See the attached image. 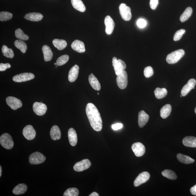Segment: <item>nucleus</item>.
Segmentation results:
<instances>
[{
    "mask_svg": "<svg viewBox=\"0 0 196 196\" xmlns=\"http://www.w3.org/2000/svg\"><path fill=\"white\" fill-rule=\"evenodd\" d=\"M86 112L91 126L97 132L100 131L102 128V122L98 109L92 103H89L86 107Z\"/></svg>",
    "mask_w": 196,
    "mask_h": 196,
    "instance_id": "1",
    "label": "nucleus"
},
{
    "mask_svg": "<svg viewBox=\"0 0 196 196\" xmlns=\"http://www.w3.org/2000/svg\"><path fill=\"white\" fill-rule=\"evenodd\" d=\"M185 53V51L183 49L174 51L167 55L166 57V61L169 64H175L184 56Z\"/></svg>",
    "mask_w": 196,
    "mask_h": 196,
    "instance_id": "2",
    "label": "nucleus"
},
{
    "mask_svg": "<svg viewBox=\"0 0 196 196\" xmlns=\"http://www.w3.org/2000/svg\"><path fill=\"white\" fill-rule=\"evenodd\" d=\"M0 143L4 148L11 149L13 147L14 143L11 136L9 134L4 133L0 137Z\"/></svg>",
    "mask_w": 196,
    "mask_h": 196,
    "instance_id": "3",
    "label": "nucleus"
},
{
    "mask_svg": "<svg viewBox=\"0 0 196 196\" xmlns=\"http://www.w3.org/2000/svg\"><path fill=\"white\" fill-rule=\"evenodd\" d=\"M46 159L45 156L39 152H35L29 157V162L32 165H37L43 163Z\"/></svg>",
    "mask_w": 196,
    "mask_h": 196,
    "instance_id": "4",
    "label": "nucleus"
},
{
    "mask_svg": "<svg viewBox=\"0 0 196 196\" xmlns=\"http://www.w3.org/2000/svg\"><path fill=\"white\" fill-rule=\"evenodd\" d=\"M113 66L114 67V70L116 74L118 75L122 71L125 70L126 68V65L123 61L121 59H118L116 57H114L112 59Z\"/></svg>",
    "mask_w": 196,
    "mask_h": 196,
    "instance_id": "5",
    "label": "nucleus"
},
{
    "mask_svg": "<svg viewBox=\"0 0 196 196\" xmlns=\"http://www.w3.org/2000/svg\"><path fill=\"white\" fill-rule=\"evenodd\" d=\"M121 16L124 21H129L132 17L131 11L129 7L125 4L121 3L119 7Z\"/></svg>",
    "mask_w": 196,
    "mask_h": 196,
    "instance_id": "6",
    "label": "nucleus"
},
{
    "mask_svg": "<svg viewBox=\"0 0 196 196\" xmlns=\"http://www.w3.org/2000/svg\"><path fill=\"white\" fill-rule=\"evenodd\" d=\"M117 83L119 88L122 90L125 89L128 85V74L124 70L117 76Z\"/></svg>",
    "mask_w": 196,
    "mask_h": 196,
    "instance_id": "7",
    "label": "nucleus"
},
{
    "mask_svg": "<svg viewBox=\"0 0 196 196\" xmlns=\"http://www.w3.org/2000/svg\"><path fill=\"white\" fill-rule=\"evenodd\" d=\"M34 78V75L32 73H24L15 75L13 77V80L15 82L21 83L32 80Z\"/></svg>",
    "mask_w": 196,
    "mask_h": 196,
    "instance_id": "8",
    "label": "nucleus"
},
{
    "mask_svg": "<svg viewBox=\"0 0 196 196\" xmlns=\"http://www.w3.org/2000/svg\"><path fill=\"white\" fill-rule=\"evenodd\" d=\"M91 165V163L88 159H83L82 161L77 162L74 166L75 171L81 172L88 169Z\"/></svg>",
    "mask_w": 196,
    "mask_h": 196,
    "instance_id": "9",
    "label": "nucleus"
},
{
    "mask_svg": "<svg viewBox=\"0 0 196 196\" xmlns=\"http://www.w3.org/2000/svg\"><path fill=\"white\" fill-rule=\"evenodd\" d=\"M7 104L12 110H17L22 106V103L21 101L15 97L10 96L8 97L6 99Z\"/></svg>",
    "mask_w": 196,
    "mask_h": 196,
    "instance_id": "10",
    "label": "nucleus"
},
{
    "mask_svg": "<svg viewBox=\"0 0 196 196\" xmlns=\"http://www.w3.org/2000/svg\"><path fill=\"white\" fill-rule=\"evenodd\" d=\"M47 109L46 105L42 102H36L33 104V111L37 115L41 116L44 115L47 112Z\"/></svg>",
    "mask_w": 196,
    "mask_h": 196,
    "instance_id": "11",
    "label": "nucleus"
},
{
    "mask_svg": "<svg viewBox=\"0 0 196 196\" xmlns=\"http://www.w3.org/2000/svg\"><path fill=\"white\" fill-rule=\"evenodd\" d=\"M132 149L134 154L137 157L143 156L145 152V148L140 142H136L132 144Z\"/></svg>",
    "mask_w": 196,
    "mask_h": 196,
    "instance_id": "12",
    "label": "nucleus"
},
{
    "mask_svg": "<svg viewBox=\"0 0 196 196\" xmlns=\"http://www.w3.org/2000/svg\"><path fill=\"white\" fill-rule=\"evenodd\" d=\"M150 174L148 172L144 171L140 174L134 182L135 187H138L141 184L146 183L149 179Z\"/></svg>",
    "mask_w": 196,
    "mask_h": 196,
    "instance_id": "13",
    "label": "nucleus"
},
{
    "mask_svg": "<svg viewBox=\"0 0 196 196\" xmlns=\"http://www.w3.org/2000/svg\"><path fill=\"white\" fill-rule=\"evenodd\" d=\"M23 134L26 139L31 140L35 137L36 132L32 126L28 125L23 129Z\"/></svg>",
    "mask_w": 196,
    "mask_h": 196,
    "instance_id": "14",
    "label": "nucleus"
},
{
    "mask_svg": "<svg viewBox=\"0 0 196 196\" xmlns=\"http://www.w3.org/2000/svg\"><path fill=\"white\" fill-rule=\"evenodd\" d=\"M196 84L195 79H192L188 81L187 83L183 87L181 90V94L183 96H185L192 90L194 89Z\"/></svg>",
    "mask_w": 196,
    "mask_h": 196,
    "instance_id": "15",
    "label": "nucleus"
},
{
    "mask_svg": "<svg viewBox=\"0 0 196 196\" xmlns=\"http://www.w3.org/2000/svg\"><path fill=\"white\" fill-rule=\"evenodd\" d=\"M104 23L106 26V32L107 34H112L115 27L114 21L110 16H107L104 20Z\"/></svg>",
    "mask_w": 196,
    "mask_h": 196,
    "instance_id": "16",
    "label": "nucleus"
},
{
    "mask_svg": "<svg viewBox=\"0 0 196 196\" xmlns=\"http://www.w3.org/2000/svg\"><path fill=\"white\" fill-rule=\"evenodd\" d=\"M149 116L144 110L140 111L138 113V124L140 128H143L149 120Z\"/></svg>",
    "mask_w": 196,
    "mask_h": 196,
    "instance_id": "17",
    "label": "nucleus"
},
{
    "mask_svg": "<svg viewBox=\"0 0 196 196\" xmlns=\"http://www.w3.org/2000/svg\"><path fill=\"white\" fill-rule=\"evenodd\" d=\"M79 67L75 65L71 69L68 74V80L70 82H75L78 78L79 73Z\"/></svg>",
    "mask_w": 196,
    "mask_h": 196,
    "instance_id": "18",
    "label": "nucleus"
},
{
    "mask_svg": "<svg viewBox=\"0 0 196 196\" xmlns=\"http://www.w3.org/2000/svg\"><path fill=\"white\" fill-rule=\"evenodd\" d=\"M71 47L75 51L79 53H83L86 51L84 43L80 40H75L71 45Z\"/></svg>",
    "mask_w": 196,
    "mask_h": 196,
    "instance_id": "19",
    "label": "nucleus"
},
{
    "mask_svg": "<svg viewBox=\"0 0 196 196\" xmlns=\"http://www.w3.org/2000/svg\"><path fill=\"white\" fill-rule=\"evenodd\" d=\"M68 137L71 145L73 146L76 145L78 142V136L76 131L74 128H71L69 129Z\"/></svg>",
    "mask_w": 196,
    "mask_h": 196,
    "instance_id": "20",
    "label": "nucleus"
},
{
    "mask_svg": "<svg viewBox=\"0 0 196 196\" xmlns=\"http://www.w3.org/2000/svg\"><path fill=\"white\" fill-rule=\"evenodd\" d=\"M89 82L93 88L96 90H101V85L98 79L93 74H91L89 76Z\"/></svg>",
    "mask_w": 196,
    "mask_h": 196,
    "instance_id": "21",
    "label": "nucleus"
},
{
    "mask_svg": "<svg viewBox=\"0 0 196 196\" xmlns=\"http://www.w3.org/2000/svg\"><path fill=\"white\" fill-rule=\"evenodd\" d=\"M43 15L40 13H31L26 14L24 17L27 20L33 21H38L42 20Z\"/></svg>",
    "mask_w": 196,
    "mask_h": 196,
    "instance_id": "22",
    "label": "nucleus"
},
{
    "mask_svg": "<svg viewBox=\"0 0 196 196\" xmlns=\"http://www.w3.org/2000/svg\"><path fill=\"white\" fill-rule=\"evenodd\" d=\"M42 50L45 61H48L52 60L53 53L50 47L48 45H44L42 47Z\"/></svg>",
    "mask_w": 196,
    "mask_h": 196,
    "instance_id": "23",
    "label": "nucleus"
},
{
    "mask_svg": "<svg viewBox=\"0 0 196 196\" xmlns=\"http://www.w3.org/2000/svg\"><path fill=\"white\" fill-rule=\"evenodd\" d=\"M184 146L190 148H196V138L193 136H187L183 138Z\"/></svg>",
    "mask_w": 196,
    "mask_h": 196,
    "instance_id": "24",
    "label": "nucleus"
},
{
    "mask_svg": "<svg viewBox=\"0 0 196 196\" xmlns=\"http://www.w3.org/2000/svg\"><path fill=\"white\" fill-rule=\"evenodd\" d=\"M50 134L51 138L53 140H60L61 137V133L60 129L57 125H54L51 128Z\"/></svg>",
    "mask_w": 196,
    "mask_h": 196,
    "instance_id": "25",
    "label": "nucleus"
},
{
    "mask_svg": "<svg viewBox=\"0 0 196 196\" xmlns=\"http://www.w3.org/2000/svg\"><path fill=\"white\" fill-rule=\"evenodd\" d=\"M73 7L74 8L81 12H84L86 7L82 0H71Z\"/></svg>",
    "mask_w": 196,
    "mask_h": 196,
    "instance_id": "26",
    "label": "nucleus"
},
{
    "mask_svg": "<svg viewBox=\"0 0 196 196\" xmlns=\"http://www.w3.org/2000/svg\"><path fill=\"white\" fill-rule=\"evenodd\" d=\"M27 189V186L25 184H19L14 188L13 193L15 195H21L25 193Z\"/></svg>",
    "mask_w": 196,
    "mask_h": 196,
    "instance_id": "27",
    "label": "nucleus"
},
{
    "mask_svg": "<svg viewBox=\"0 0 196 196\" xmlns=\"http://www.w3.org/2000/svg\"><path fill=\"white\" fill-rule=\"evenodd\" d=\"M171 111V106L170 104H166L162 107L160 111V115L162 118L165 119L169 116Z\"/></svg>",
    "mask_w": 196,
    "mask_h": 196,
    "instance_id": "28",
    "label": "nucleus"
},
{
    "mask_svg": "<svg viewBox=\"0 0 196 196\" xmlns=\"http://www.w3.org/2000/svg\"><path fill=\"white\" fill-rule=\"evenodd\" d=\"M177 158L179 161L181 163L189 164L194 163L195 161L194 159H192L189 156L183 155V154L179 153L177 154Z\"/></svg>",
    "mask_w": 196,
    "mask_h": 196,
    "instance_id": "29",
    "label": "nucleus"
},
{
    "mask_svg": "<svg viewBox=\"0 0 196 196\" xmlns=\"http://www.w3.org/2000/svg\"><path fill=\"white\" fill-rule=\"evenodd\" d=\"M53 44L59 50L64 49L67 45L66 41L63 39H55L52 41Z\"/></svg>",
    "mask_w": 196,
    "mask_h": 196,
    "instance_id": "30",
    "label": "nucleus"
},
{
    "mask_svg": "<svg viewBox=\"0 0 196 196\" xmlns=\"http://www.w3.org/2000/svg\"><path fill=\"white\" fill-rule=\"evenodd\" d=\"M192 13H193V9L191 8V7H187L180 17V21L182 22H184L187 20L191 16Z\"/></svg>",
    "mask_w": 196,
    "mask_h": 196,
    "instance_id": "31",
    "label": "nucleus"
},
{
    "mask_svg": "<svg viewBox=\"0 0 196 196\" xmlns=\"http://www.w3.org/2000/svg\"><path fill=\"white\" fill-rule=\"evenodd\" d=\"M167 94V91L165 88H157L154 90V94L156 97L158 99H161L165 98Z\"/></svg>",
    "mask_w": 196,
    "mask_h": 196,
    "instance_id": "32",
    "label": "nucleus"
},
{
    "mask_svg": "<svg viewBox=\"0 0 196 196\" xmlns=\"http://www.w3.org/2000/svg\"><path fill=\"white\" fill-rule=\"evenodd\" d=\"M16 47L20 50L21 52L25 53L27 50V47L26 44L24 41L21 40H17L14 42Z\"/></svg>",
    "mask_w": 196,
    "mask_h": 196,
    "instance_id": "33",
    "label": "nucleus"
},
{
    "mask_svg": "<svg viewBox=\"0 0 196 196\" xmlns=\"http://www.w3.org/2000/svg\"><path fill=\"white\" fill-rule=\"evenodd\" d=\"M2 51L4 56L7 58H13L14 56L13 49L9 48L6 45H3Z\"/></svg>",
    "mask_w": 196,
    "mask_h": 196,
    "instance_id": "34",
    "label": "nucleus"
},
{
    "mask_svg": "<svg viewBox=\"0 0 196 196\" xmlns=\"http://www.w3.org/2000/svg\"><path fill=\"white\" fill-rule=\"evenodd\" d=\"M162 174L164 177L170 179L174 180L177 179V176L175 172L171 170H164L162 172Z\"/></svg>",
    "mask_w": 196,
    "mask_h": 196,
    "instance_id": "35",
    "label": "nucleus"
},
{
    "mask_svg": "<svg viewBox=\"0 0 196 196\" xmlns=\"http://www.w3.org/2000/svg\"><path fill=\"white\" fill-rule=\"evenodd\" d=\"M15 35L17 38L22 40H27L29 39L28 36L25 35L21 29H18L15 31Z\"/></svg>",
    "mask_w": 196,
    "mask_h": 196,
    "instance_id": "36",
    "label": "nucleus"
},
{
    "mask_svg": "<svg viewBox=\"0 0 196 196\" xmlns=\"http://www.w3.org/2000/svg\"><path fill=\"white\" fill-rule=\"evenodd\" d=\"M79 191L76 188H71L67 189L64 193V196H78Z\"/></svg>",
    "mask_w": 196,
    "mask_h": 196,
    "instance_id": "37",
    "label": "nucleus"
},
{
    "mask_svg": "<svg viewBox=\"0 0 196 196\" xmlns=\"http://www.w3.org/2000/svg\"><path fill=\"white\" fill-rule=\"evenodd\" d=\"M13 17L12 14L8 12L3 11L0 13V21H2L10 20Z\"/></svg>",
    "mask_w": 196,
    "mask_h": 196,
    "instance_id": "38",
    "label": "nucleus"
},
{
    "mask_svg": "<svg viewBox=\"0 0 196 196\" xmlns=\"http://www.w3.org/2000/svg\"><path fill=\"white\" fill-rule=\"evenodd\" d=\"M69 56L68 55H65L59 57L56 60L57 64L58 66H61L68 62Z\"/></svg>",
    "mask_w": 196,
    "mask_h": 196,
    "instance_id": "39",
    "label": "nucleus"
},
{
    "mask_svg": "<svg viewBox=\"0 0 196 196\" xmlns=\"http://www.w3.org/2000/svg\"><path fill=\"white\" fill-rule=\"evenodd\" d=\"M186 31L184 29H181L177 31L174 35L173 39L175 41H177L181 39L183 35L185 33Z\"/></svg>",
    "mask_w": 196,
    "mask_h": 196,
    "instance_id": "40",
    "label": "nucleus"
},
{
    "mask_svg": "<svg viewBox=\"0 0 196 196\" xmlns=\"http://www.w3.org/2000/svg\"><path fill=\"white\" fill-rule=\"evenodd\" d=\"M154 71L152 67L148 66L146 67L144 70V75L146 78H149L153 75Z\"/></svg>",
    "mask_w": 196,
    "mask_h": 196,
    "instance_id": "41",
    "label": "nucleus"
},
{
    "mask_svg": "<svg viewBox=\"0 0 196 196\" xmlns=\"http://www.w3.org/2000/svg\"><path fill=\"white\" fill-rule=\"evenodd\" d=\"M136 24L140 28H144L147 25V22L144 19H140L138 20Z\"/></svg>",
    "mask_w": 196,
    "mask_h": 196,
    "instance_id": "42",
    "label": "nucleus"
},
{
    "mask_svg": "<svg viewBox=\"0 0 196 196\" xmlns=\"http://www.w3.org/2000/svg\"><path fill=\"white\" fill-rule=\"evenodd\" d=\"M159 3L158 0H150V6L152 10H155Z\"/></svg>",
    "mask_w": 196,
    "mask_h": 196,
    "instance_id": "43",
    "label": "nucleus"
},
{
    "mask_svg": "<svg viewBox=\"0 0 196 196\" xmlns=\"http://www.w3.org/2000/svg\"><path fill=\"white\" fill-rule=\"evenodd\" d=\"M11 65L9 63H6V64H3V63H1L0 64V71H5L6 70V69L8 68H10Z\"/></svg>",
    "mask_w": 196,
    "mask_h": 196,
    "instance_id": "44",
    "label": "nucleus"
},
{
    "mask_svg": "<svg viewBox=\"0 0 196 196\" xmlns=\"http://www.w3.org/2000/svg\"><path fill=\"white\" fill-rule=\"evenodd\" d=\"M123 127V125L121 123H117L113 125L112 128L114 130H117L121 129Z\"/></svg>",
    "mask_w": 196,
    "mask_h": 196,
    "instance_id": "45",
    "label": "nucleus"
},
{
    "mask_svg": "<svg viewBox=\"0 0 196 196\" xmlns=\"http://www.w3.org/2000/svg\"><path fill=\"white\" fill-rule=\"evenodd\" d=\"M190 191L192 195H196V185L191 188Z\"/></svg>",
    "mask_w": 196,
    "mask_h": 196,
    "instance_id": "46",
    "label": "nucleus"
},
{
    "mask_svg": "<svg viewBox=\"0 0 196 196\" xmlns=\"http://www.w3.org/2000/svg\"><path fill=\"white\" fill-rule=\"evenodd\" d=\"M90 196H99L98 194V193H97L96 192H93L90 195Z\"/></svg>",
    "mask_w": 196,
    "mask_h": 196,
    "instance_id": "47",
    "label": "nucleus"
},
{
    "mask_svg": "<svg viewBox=\"0 0 196 196\" xmlns=\"http://www.w3.org/2000/svg\"><path fill=\"white\" fill-rule=\"evenodd\" d=\"M2 168L1 166H0V177H1L2 173Z\"/></svg>",
    "mask_w": 196,
    "mask_h": 196,
    "instance_id": "48",
    "label": "nucleus"
},
{
    "mask_svg": "<svg viewBox=\"0 0 196 196\" xmlns=\"http://www.w3.org/2000/svg\"><path fill=\"white\" fill-rule=\"evenodd\" d=\"M195 113L196 114V107L195 108Z\"/></svg>",
    "mask_w": 196,
    "mask_h": 196,
    "instance_id": "49",
    "label": "nucleus"
},
{
    "mask_svg": "<svg viewBox=\"0 0 196 196\" xmlns=\"http://www.w3.org/2000/svg\"><path fill=\"white\" fill-rule=\"evenodd\" d=\"M54 64H55V65H57V63H54Z\"/></svg>",
    "mask_w": 196,
    "mask_h": 196,
    "instance_id": "50",
    "label": "nucleus"
},
{
    "mask_svg": "<svg viewBox=\"0 0 196 196\" xmlns=\"http://www.w3.org/2000/svg\"><path fill=\"white\" fill-rule=\"evenodd\" d=\"M182 96H182V95L180 96V97H182Z\"/></svg>",
    "mask_w": 196,
    "mask_h": 196,
    "instance_id": "51",
    "label": "nucleus"
},
{
    "mask_svg": "<svg viewBox=\"0 0 196 196\" xmlns=\"http://www.w3.org/2000/svg\"><path fill=\"white\" fill-rule=\"evenodd\" d=\"M98 94H99V93H98Z\"/></svg>",
    "mask_w": 196,
    "mask_h": 196,
    "instance_id": "52",
    "label": "nucleus"
}]
</instances>
